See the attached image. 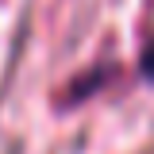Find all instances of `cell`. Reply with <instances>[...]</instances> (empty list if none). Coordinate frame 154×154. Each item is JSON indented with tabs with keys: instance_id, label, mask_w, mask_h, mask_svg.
Wrapping results in <instances>:
<instances>
[{
	"instance_id": "obj_1",
	"label": "cell",
	"mask_w": 154,
	"mask_h": 154,
	"mask_svg": "<svg viewBox=\"0 0 154 154\" xmlns=\"http://www.w3.org/2000/svg\"><path fill=\"white\" fill-rule=\"evenodd\" d=\"M146 73L154 77V50H150V54H146Z\"/></svg>"
}]
</instances>
